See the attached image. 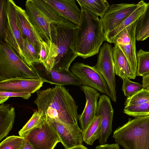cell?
I'll list each match as a JSON object with an SVG mask.
<instances>
[{
    "label": "cell",
    "mask_w": 149,
    "mask_h": 149,
    "mask_svg": "<svg viewBox=\"0 0 149 149\" xmlns=\"http://www.w3.org/2000/svg\"><path fill=\"white\" fill-rule=\"evenodd\" d=\"M36 93L37 97L33 102L46 120H54L68 126L78 125V106L63 86L55 85Z\"/></svg>",
    "instance_id": "6da1fadb"
},
{
    "label": "cell",
    "mask_w": 149,
    "mask_h": 149,
    "mask_svg": "<svg viewBox=\"0 0 149 149\" xmlns=\"http://www.w3.org/2000/svg\"><path fill=\"white\" fill-rule=\"evenodd\" d=\"M80 6V21L78 27L73 30L70 47L78 56L85 59L98 53L105 39L101 19Z\"/></svg>",
    "instance_id": "7a4b0ae2"
},
{
    "label": "cell",
    "mask_w": 149,
    "mask_h": 149,
    "mask_svg": "<svg viewBox=\"0 0 149 149\" xmlns=\"http://www.w3.org/2000/svg\"><path fill=\"white\" fill-rule=\"evenodd\" d=\"M113 137L124 149H149V115L130 118L114 131Z\"/></svg>",
    "instance_id": "3957f363"
},
{
    "label": "cell",
    "mask_w": 149,
    "mask_h": 149,
    "mask_svg": "<svg viewBox=\"0 0 149 149\" xmlns=\"http://www.w3.org/2000/svg\"><path fill=\"white\" fill-rule=\"evenodd\" d=\"M19 77L39 78L12 48L0 41V81Z\"/></svg>",
    "instance_id": "277c9868"
},
{
    "label": "cell",
    "mask_w": 149,
    "mask_h": 149,
    "mask_svg": "<svg viewBox=\"0 0 149 149\" xmlns=\"http://www.w3.org/2000/svg\"><path fill=\"white\" fill-rule=\"evenodd\" d=\"M51 28L52 42L58 48V56L52 69L58 71L68 70L71 63L78 56L70 47L74 29L52 24Z\"/></svg>",
    "instance_id": "5b68a950"
},
{
    "label": "cell",
    "mask_w": 149,
    "mask_h": 149,
    "mask_svg": "<svg viewBox=\"0 0 149 149\" xmlns=\"http://www.w3.org/2000/svg\"><path fill=\"white\" fill-rule=\"evenodd\" d=\"M111 45L105 42L100 48L97 63L94 66L105 80L110 93V98L113 101H116L115 72Z\"/></svg>",
    "instance_id": "8992f818"
},
{
    "label": "cell",
    "mask_w": 149,
    "mask_h": 149,
    "mask_svg": "<svg viewBox=\"0 0 149 149\" xmlns=\"http://www.w3.org/2000/svg\"><path fill=\"white\" fill-rule=\"evenodd\" d=\"M15 3L12 0H5L6 29L3 39L0 41L12 48L22 59L23 38L17 21Z\"/></svg>",
    "instance_id": "52a82bcc"
},
{
    "label": "cell",
    "mask_w": 149,
    "mask_h": 149,
    "mask_svg": "<svg viewBox=\"0 0 149 149\" xmlns=\"http://www.w3.org/2000/svg\"><path fill=\"white\" fill-rule=\"evenodd\" d=\"M70 69L71 72L83 82V85L91 87L110 97V92L105 80L94 66L74 62Z\"/></svg>",
    "instance_id": "ba28073f"
},
{
    "label": "cell",
    "mask_w": 149,
    "mask_h": 149,
    "mask_svg": "<svg viewBox=\"0 0 149 149\" xmlns=\"http://www.w3.org/2000/svg\"><path fill=\"white\" fill-rule=\"evenodd\" d=\"M31 67L44 82L63 86L72 85L81 86L83 85L81 80L69 69L61 71L54 69H47L40 62L33 64Z\"/></svg>",
    "instance_id": "9c48e42d"
},
{
    "label": "cell",
    "mask_w": 149,
    "mask_h": 149,
    "mask_svg": "<svg viewBox=\"0 0 149 149\" xmlns=\"http://www.w3.org/2000/svg\"><path fill=\"white\" fill-rule=\"evenodd\" d=\"M137 21L120 32L113 43L120 48L127 59L134 74L136 76L137 62L136 30Z\"/></svg>",
    "instance_id": "30bf717a"
},
{
    "label": "cell",
    "mask_w": 149,
    "mask_h": 149,
    "mask_svg": "<svg viewBox=\"0 0 149 149\" xmlns=\"http://www.w3.org/2000/svg\"><path fill=\"white\" fill-rule=\"evenodd\" d=\"M25 139L34 149H54L61 140L57 132L47 120L41 128L31 131Z\"/></svg>",
    "instance_id": "8fae6325"
},
{
    "label": "cell",
    "mask_w": 149,
    "mask_h": 149,
    "mask_svg": "<svg viewBox=\"0 0 149 149\" xmlns=\"http://www.w3.org/2000/svg\"><path fill=\"white\" fill-rule=\"evenodd\" d=\"M137 3H120L111 5L102 20L105 35L113 30L135 9Z\"/></svg>",
    "instance_id": "7c38bea8"
},
{
    "label": "cell",
    "mask_w": 149,
    "mask_h": 149,
    "mask_svg": "<svg viewBox=\"0 0 149 149\" xmlns=\"http://www.w3.org/2000/svg\"><path fill=\"white\" fill-rule=\"evenodd\" d=\"M96 115L102 117L101 131L98 139L101 145L106 143L112 131L113 110L110 98L105 94L100 95Z\"/></svg>",
    "instance_id": "4fadbf2b"
},
{
    "label": "cell",
    "mask_w": 149,
    "mask_h": 149,
    "mask_svg": "<svg viewBox=\"0 0 149 149\" xmlns=\"http://www.w3.org/2000/svg\"><path fill=\"white\" fill-rule=\"evenodd\" d=\"M25 6L27 15L43 40L45 42H52L51 24L34 0L26 1Z\"/></svg>",
    "instance_id": "5bb4252c"
},
{
    "label": "cell",
    "mask_w": 149,
    "mask_h": 149,
    "mask_svg": "<svg viewBox=\"0 0 149 149\" xmlns=\"http://www.w3.org/2000/svg\"><path fill=\"white\" fill-rule=\"evenodd\" d=\"M81 90L84 93L86 103L84 109L79 115V120L82 133L95 118L97 107V100L100 93L97 91L90 87L82 85Z\"/></svg>",
    "instance_id": "9a60e30c"
},
{
    "label": "cell",
    "mask_w": 149,
    "mask_h": 149,
    "mask_svg": "<svg viewBox=\"0 0 149 149\" xmlns=\"http://www.w3.org/2000/svg\"><path fill=\"white\" fill-rule=\"evenodd\" d=\"M17 21L23 39L27 38L36 48L39 52L41 42L44 41L34 26L26 11L15 4Z\"/></svg>",
    "instance_id": "2e32d148"
},
{
    "label": "cell",
    "mask_w": 149,
    "mask_h": 149,
    "mask_svg": "<svg viewBox=\"0 0 149 149\" xmlns=\"http://www.w3.org/2000/svg\"><path fill=\"white\" fill-rule=\"evenodd\" d=\"M47 120L57 132L65 149L83 145L82 132L78 125L68 126L54 120Z\"/></svg>",
    "instance_id": "e0dca14e"
},
{
    "label": "cell",
    "mask_w": 149,
    "mask_h": 149,
    "mask_svg": "<svg viewBox=\"0 0 149 149\" xmlns=\"http://www.w3.org/2000/svg\"><path fill=\"white\" fill-rule=\"evenodd\" d=\"M40 79L17 78L0 81V91L33 93L42 86Z\"/></svg>",
    "instance_id": "ac0fdd59"
},
{
    "label": "cell",
    "mask_w": 149,
    "mask_h": 149,
    "mask_svg": "<svg viewBox=\"0 0 149 149\" xmlns=\"http://www.w3.org/2000/svg\"><path fill=\"white\" fill-rule=\"evenodd\" d=\"M55 8L63 17L78 26L81 11L75 0H45Z\"/></svg>",
    "instance_id": "d6986e66"
},
{
    "label": "cell",
    "mask_w": 149,
    "mask_h": 149,
    "mask_svg": "<svg viewBox=\"0 0 149 149\" xmlns=\"http://www.w3.org/2000/svg\"><path fill=\"white\" fill-rule=\"evenodd\" d=\"M34 1L51 24L72 29L78 27V26L63 17L55 8L45 0H34Z\"/></svg>",
    "instance_id": "ffe728a7"
},
{
    "label": "cell",
    "mask_w": 149,
    "mask_h": 149,
    "mask_svg": "<svg viewBox=\"0 0 149 149\" xmlns=\"http://www.w3.org/2000/svg\"><path fill=\"white\" fill-rule=\"evenodd\" d=\"M113 56L115 74L121 78L127 77L134 79L136 76L133 73L125 56L116 44L113 47Z\"/></svg>",
    "instance_id": "44dd1931"
},
{
    "label": "cell",
    "mask_w": 149,
    "mask_h": 149,
    "mask_svg": "<svg viewBox=\"0 0 149 149\" xmlns=\"http://www.w3.org/2000/svg\"><path fill=\"white\" fill-rule=\"evenodd\" d=\"M138 3L137 7L131 14L116 27L105 35V41L113 43L115 38L120 32L138 20L145 11L147 3L142 0Z\"/></svg>",
    "instance_id": "7402d4cb"
},
{
    "label": "cell",
    "mask_w": 149,
    "mask_h": 149,
    "mask_svg": "<svg viewBox=\"0 0 149 149\" xmlns=\"http://www.w3.org/2000/svg\"><path fill=\"white\" fill-rule=\"evenodd\" d=\"M15 113V108L9 104H0V140L6 136L12 128Z\"/></svg>",
    "instance_id": "603a6c76"
},
{
    "label": "cell",
    "mask_w": 149,
    "mask_h": 149,
    "mask_svg": "<svg viewBox=\"0 0 149 149\" xmlns=\"http://www.w3.org/2000/svg\"><path fill=\"white\" fill-rule=\"evenodd\" d=\"M58 48L52 42L43 41L41 43L39 52L40 63L47 69H52L58 56Z\"/></svg>",
    "instance_id": "cb8c5ba5"
},
{
    "label": "cell",
    "mask_w": 149,
    "mask_h": 149,
    "mask_svg": "<svg viewBox=\"0 0 149 149\" xmlns=\"http://www.w3.org/2000/svg\"><path fill=\"white\" fill-rule=\"evenodd\" d=\"M102 117L96 115L95 118L82 133L83 141L87 144L92 145L98 139L101 131Z\"/></svg>",
    "instance_id": "d4e9b609"
},
{
    "label": "cell",
    "mask_w": 149,
    "mask_h": 149,
    "mask_svg": "<svg viewBox=\"0 0 149 149\" xmlns=\"http://www.w3.org/2000/svg\"><path fill=\"white\" fill-rule=\"evenodd\" d=\"M80 6H82L102 18L108 10L110 5L107 0H77Z\"/></svg>",
    "instance_id": "484cf974"
},
{
    "label": "cell",
    "mask_w": 149,
    "mask_h": 149,
    "mask_svg": "<svg viewBox=\"0 0 149 149\" xmlns=\"http://www.w3.org/2000/svg\"><path fill=\"white\" fill-rule=\"evenodd\" d=\"M46 120L42 113L36 110L29 121L19 132V136L25 139L34 130L41 127Z\"/></svg>",
    "instance_id": "4316f807"
},
{
    "label": "cell",
    "mask_w": 149,
    "mask_h": 149,
    "mask_svg": "<svg viewBox=\"0 0 149 149\" xmlns=\"http://www.w3.org/2000/svg\"><path fill=\"white\" fill-rule=\"evenodd\" d=\"M22 54V60L31 68L33 64L40 62L38 50L27 38L23 39Z\"/></svg>",
    "instance_id": "83f0119b"
},
{
    "label": "cell",
    "mask_w": 149,
    "mask_h": 149,
    "mask_svg": "<svg viewBox=\"0 0 149 149\" xmlns=\"http://www.w3.org/2000/svg\"><path fill=\"white\" fill-rule=\"evenodd\" d=\"M136 76H142L149 74V51L140 49L136 53Z\"/></svg>",
    "instance_id": "f1b7e54d"
},
{
    "label": "cell",
    "mask_w": 149,
    "mask_h": 149,
    "mask_svg": "<svg viewBox=\"0 0 149 149\" xmlns=\"http://www.w3.org/2000/svg\"><path fill=\"white\" fill-rule=\"evenodd\" d=\"M26 142L25 139L20 136H10L1 142L0 149H23Z\"/></svg>",
    "instance_id": "f546056e"
},
{
    "label": "cell",
    "mask_w": 149,
    "mask_h": 149,
    "mask_svg": "<svg viewBox=\"0 0 149 149\" xmlns=\"http://www.w3.org/2000/svg\"><path fill=\"white\" fill-rule=\"evenodd\" d=\"M149 28V1L146 10L137 20L136 30V40L138 41Z\"/></svg>",
    "instance_id": "4dcf8cb0"
},
{
    "label": "cell",
    "mask_w": 149,
    "mask_h": 149,
    "mask_svg": "<svg viewBox=\"0 0 149 149\" xmlns=\"http://www.w3.org/2000/svg\"><path fill=\"white\" fill-rule=\"evenodd\" d=\"M123 111L128 115L134 117L149 115V102L137 106H125Z\"/></svg>",
    "instance_id": "1f68e13d"
},
{
    "label": "cell",
    "mask_w": 149,
    "mask_h": 149,
    "mask_svg": "<svg viewBox=\"0 0 149 149\" xmlns=\"http://www.w3.org/2000/svg\"><path fill=\"white\" fill-rule=\"evenodd\" d=\"M123 80L122 90L125 95L130 97L143 89V85L130 81L127 77L121 78Z\"/></svg>",
    "instance_id": "d6a6232c"
},
{
    "label": "cell",
    "mask_w": 149,
    "mask_h": 149,
    "mask_svg": "<svg viewBox=\"0 0 149 149\" xmlns=\"http://www.w3.org/2000/svg\"><path fill=\"white\" fill-rule=\"evenodd\" d=\"M149 102V91L142 89L132 97L127 98L125 106H137Z\"/></svg>",
    "instance_id": "836d02e7"
},
{
    "label": "cell",
    "mask_w": 149,
    "mask_h": 149,
    "mask_svg": "<svg viewBox=\"0 0 149 149\" xmlns=\"http://www.w3.org/2000/svg\"><path fill=\"white\" fill-rule=\"evenodd\" d=\"M6 25V17L5 8V0H0V41L3 38Z\"/></svg>",
    "instance_id": "e575fe53"
},
{
    "label": "cell",
    "mask_w": 149,
    "mask_h": 149,
    "mask_svg": "<svg viewBox=\"0 0 149 149\" xmlns=\"http://www.w3.org/2000/svg\"><path fill=\"white\" fill-rule=\"evenodd\" d=\"M31 96V94L26 92H13L0 91V96L5 97H18L24 99L28 100Z\"/></svg>",
    "instance_id": "d590c367"
},
{
    "label": "cell",
    "mask_w": 149,
    "mask_h": 149,
    "mask_svg": "<svg viewBox=\"0 0 149 149\" xmlns=\"http://www.w3.org/2000/svg\"><path fill=\"white\" fill-rule=\"evenodd\" d=\"M95 149H120L119 144L117 143L112 144H105L96 147Z\"/></svg>",
    "instance_id": "8d00e7d4"
},
{
    "label": "cell",
    "mask_w": 149,
    "mask_h": 149,
    "mask_svg": "<svg viewBox=\"0 0 149 149\" xmlns=\"http://www.w3.org/2000/svg\"><path fill=\"white\" fill-rule=\"evenodd\" d=\"M143 89L149 91V74L143 77Z\"/></svg>",
    "instance_id": "74e56055"
},
{
    "label": "cell",
    "mask_w": 149,
    "mask_h": 149,
    "mask_svg": "<svg viewBox=\"0 0 149 149\" xmlns=\"http://www.w3.org/2000/svg\"><path fill=\"white\" fill-rule=\"evenodd\" d=\"M149 37V28L139 38V41H143Z\"/></svg>",
    "instance_id": "f35d334b"
},
{
    "label": "cell",
    "mask_w": 149,
    "mask_h": 149,
    "mask_svg": "<svg viewBox=\"0 0 149 149\" xmlns=\"http://www.w3.org/2000/svg\"><path fill=\"white\" fill-rule=\"evenodd\" d=\"M65 149H88L83 145L75 146Z\"/></svg>",
    "instance_id": "ab89813d"
},
{
    "label": "cell",
    "mask_w": 149,
    "mask_h": 149,
    "mask_svg": "<svg viewBox=\"0 0 149 149\" xmlns=\"http://www.w3.org/2000/svg\"><path fill=\"white\" fill-rule=\"evenodd\" d=\"M23 149H34L31 145L27 140H26L25 146Z\"/></svg>",
    "instance_id": "60d3db41"
},
{
    "label": "cell",
    "mask_w": 149,
    "mask_h": 149,
    "mask_svg": "<svg viewBox=\"0 0 149 149\" xmlns=\"http://www.w3.org/2000/svg\"><path fill=\"white\" fill-rule=\"evenodd\" d=\"M9 97L0 96V104L4 103L9 99Z\"/></svg>",
    "instance_id": "b9f144b4"
}]
</instances>
